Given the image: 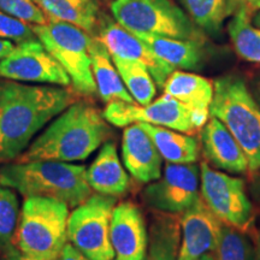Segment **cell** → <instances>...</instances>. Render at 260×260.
<instances>
[{
  "mask_svg": "<svg viewBox=\"0 0 260 260\" xmlns=\"http://www.w3.org/2000/svg\"><path fill=\"white\" fill-rule=\"evenodd\" d=\"M75 103L63 87L0 80V161L17 159L34 136Z\"/></svg>",
  "mask_w": 260,
  "mask_h": 260,
  "instance_id": "1",
  "label": "cell"
},
{
  "mask_svg": "<svg viewBox=\"0 0 260 260\" xmlns=\"http://www.w3.org/2000/svg\"><path fill=\"white\" fill-rule=\"evenodd\" d=\"M103 113L86 102H75L60 112L17 161L86 160L102 146L110 134Z\"/></svg>",
  "mask_w": 260,
  "mask_h": 260,
  "instance_id": "2",
  "label": "cell"
},
{
  "mask_svg": "<svg viewBox=\"0 0 260 260\" xmlns=\"http://www.w3.org/2000/svg\"><path fill=\"white\" fill-rule=\"evenodd\" d=\"M0 183L25 198H51L76 207L92 195L83 165L56 160L10 162L0 168Z\"/></svg>",
  "mask_w": 260,
  "mask_h": 260,
  "instance_id": "3",
  "label": "cell"
},
{
  "mask_svg": "<svg viewBox=\"0 0 260 260\" xmlns=\"http://www.w3.org/2000/svg\"><path fill=\"white\" fill-rule=\"evenodd\" d=\"M210 115L232 133L248 160L249 171L260 170V105L242 77L225 75L214 81Z\"/></svg>",
  "mask_w": 260,
  "mask_h": 260,
  "instance_id": "4",
  "label": "cell"
},
{
  "mask_svg": "<svg viewBox=\"0 0 260 260\" xmlns=\"http://www.w3.org/2000/svg\"><path fill=\"white\" fill-rule=\"evenodd\" d=\"M69 206L51 198H25L15 247L22 254L40 260H58L68 243Z\"/></svg>",
  "mask_w": 260,
  "mask_h": 260,
  "instance_id": "5",
  "label": "cell"
},
{
  "mask_svg": "<svg viewBox=\"0 0 260 260\" xmlns=\"http://www.w3.org/2000/svg\"><path fill=\"white\" fill-rule=\"evenodd\" d=\"M117 23L134 34L205 41L204 31L171 0H113Z\"/></svg>",
  "mask_w": 260,
  "mask_h": 260,
  "instance_id": "6",
  "label": "cell"
},
{
  "mask_svg": "<svg viewBox=\"0 0 260 260\" xmlns=\"http://www.w3.org/2000/svg\"><path fill=\"white\" fill-rule=\"evenodd\" d=\"M38 40L58 60L77 93L93 95L96 84L92 73L89 45L92 38L76 25L48 19L45 24H32Z\"/></svg>",
  "mask_w": 260,
  "mask_h": 260,
  "instance_id": "7",
  "label": "cell"
},
{
  "mask_svg": "<svg viewBox=\"0 0 260 260\" xmlns=\"http://www.w3.org/2000/svg\"><path fill=\"white\" fill-rule=\"evenodd\" d=\"M116 198L90 195L68 218V241L92 260H113L110 225Z\"/></svg>",
  "mask_w": 260,
  "mask_h": 260,
  "instance_id": "8",
  "label": "cell"
},
{
  "mask_svg": "<svg viewBox=\"0 0 260 260\" xmlns=\"http://www.w3.org/2000/svg\"><path fill=\"white\" fill-rule=\"evenodd\" d=\"M200 193L223 224L246 234L253 232V206L241 178L214 170L204 160L200 165Z\"/></svg>",
  "mask_w": 260,
  "mask_h": 260,
  "instance_id": "9",
  "label": "cell"
},
{
  "mask_svg": "<svg viewBox=\"0 0 260 260\" xmlns=\"http://www.w3.org/2000/svg\"><path fill=\"white\" fill-rule=\"evenodd\" d=\"M103 116L110 124L119 128L134 123H148L189 135L198 130L193 121V110L165 93L146 106L113 100L107 104Z\"/></svg>",
  "mask_w": 260,
  "mask_h": 260,
  "instance_id": "10",
  "label": "cell"
},
{
  "mask_svg": "<svg viewBox=\"0 0 260 260\" xmlns=\"http://www.w3.org/2000/svg\"><path fill=\"white\" fill-rule=\"evenodd\" d=\"M200 170L195 164L168 162L164 174L145 188L142 199L151 209L182 214L200 198Z\"/></svg>",
  "mask_w": 260,
  "mask_h": 260,
  "instance_id": "11",
  "label": "cell"
},
{
  "mask_svg": "<svg viewBox=\"0 0 260 260\" xmlns=\"http://www.w3.org/2000/svg\"><path fill=\"white\" fill-rule=\"evenodd\" d=\"M0 79L60 87L71 84L64 68L37 39L15 45L0 60Z\"/></svg>",
  "mask_w": 260,
  "mask_h": 260,
  "instance_id": "12",
  "label": "cell"
},
{
  "mask_svg": "<svg viewBox=\"0 0 260 260\" xmlns=\"http://www.w3.org/2000/svg\"><path fill=\"white\" fill-rule=\"evenodd\" d=\"M182 240L177 260H197L216 252L222 236L223 223L209 209L203 198L181 214Z\"/></svg>",
  "mask_w": 260,
  "mask_h": 260,
  "instance_id": "13",
  "label": "cell"
},
{
  "mask_svg": "<svg viewBox=\"0 0 260 260\" xmlns=\"http://www.w3.org/2000/svg\"><path fill=\"white\" fill-rule=\"evenodd\" d=\"M100 41L105 45L111 57L139 61L147 68L155 84L162 88L165 81L175 69L161 60L147 45L119 23L103 21L99 30Z\"/></svg>",
  "mask_w": 260,
  "mask_h": 260,
  "instance_id": "14",
  "label": "cell"
},
{
  "mask_svg": "<svg viewBox=\"0 0 260 260\" xmlns=\"http://www.w3.org/2000/svg\"><path fill=\"white\" fill-rule=\"evenodd\" d=\"M113 260H146L149 236L141 211L123 201L115 206L110 225Z\"/></svg>",
  "mask_w": 260,
  "mask_h": 260,
  "instance_id": "15",
  "label": "cell"
},
{
  "mask_svg": "<svg viewBox=\"0 0 260 260\" xmlns=\"http://www.w3.org/2000/svg\"><path fill=\"white\" fill-rule=\"evenodd\" d=\"M122 160L130 176L140 183H151L161 176L162 157L138 123L128 125L123 132Z\"/></svg>",
  "mask_w": 260,
  "mask_h": 260,
  "instance_id": "16",
  "label": "cell"
},
{
  "mask_svg": "<svg viewBox=\"0 0 260 260\" xmlns=\"http://www.w3.org/2000/svg\"><path fill=\"white\" fill-rule=\"evenodd\" d=\"M200 141L204 157L212 167L232 174L249 171L242 148L218 118L212 116L206 122L201 130Z\"/></svg>",
  "mask_w": 260,
  "mask_h": 260,
  "instance_id": "17",
  "label": "cell"
},
{
  "mask_svg": "<svg viewBox=\"0 0 260 260\" xmlns=\"http://www.w3.org/2000/svg\"><path fill=\"white\" fill-rule=\"evenodd\" d=\"M87 180L98 194L119 197L129 188V176L117 153L116 145L104 142L96 158L87 170Z\"/></svg>",
  "mask_w": 260,
  "mask_h": 260,
  "instance_id": "18",
  "label": "cell"
},
{
  "mask_svg": "<svg viewBox=\"0 0 260 260\" xmlns=\"http://www.w3.org/2000/svg\"><path fill=\"white\" fill-rule=\"evenodd\" d=\"M89 54L92 59V73L96 84V92L103 102L123 100L125 103H135L126 90L124 83L117 71L111 54L99 39H92L89 45Z\"/></svg>",
  "mask_w": 260,
  "mask_h": 260,
  "instance_id": "19",
  "label": "cell"
},
{
  "mask_svg": "<svg viewBox=\"0 0 260 260\" xmlns=\"http://www.w3.org/2000/svg\"><path fill=\"white\" fill-rule=\"evenodd\" d=\"M134 34V32H133ZM141 39L152 52L171 65L174 69L193 70L203 63L204 42L194 40H181L153 34H135Z\"/></svg>",
  "mask_w": 260,
  "mask_h": 260,
  "instance_id": "20",
  "label": "cell"
},
{
  "mask_svg": "<svg viewBox=\"0 0 260 260\" xmlns=\"http://www.w3.org/2000/svg\"><path fill=\"white\" fill-rule=\"evenodd\" d=\"M149 135L164 160L171 164H194L199 159V140L164 126L138 123Z\"/></svg>",
  "mask_w": 260,
  "mask_h": 260,
  "instance_id": "21",
  "label": "cell"
},
{
  "mask_svg": "<svg viewBox=\"0 0 260 260\" xmlns=\"http://www.w3.org/2000/svg\"><path fill=\"white\" fill-rule=\"evenodd\" d=\"M164 93L193 111L209 112L213 99V83L200 75L172 71L162 86Z\"/></svg>",
  "mask_w": 260,
  "mask_h": 260,
  "instance_id": "22",
  "label": "cell"
},
{
  "mask_svg": "<svg viewBox=\"0 0 260 260\" xmlns=\"http://www.w3.org/2000/svg\"><path fill=\"white\" fill-rule=\"evenodd\" d=\"M47 19L76 25L92 31L98 21L99 8L94 0H32Z\"/></svg>",
  "mask_w": 260,
  "mask_h": 260,
  "instance_id": "23",
  "label": "cell"
},
{
  "mask_svg": "<svg viewBox=\"0 0 260 260\" xmlns=\"http://www.w3.org/2000/svg\"><path fill=\"white\" fill-rule=\"evenodd\" d=\"M146 260H177L181 242L180 219L172 214L155 218L149 228Z\"/></svg>",
  "mask_w": 260,
  "mask_h": 260,
  "instance_id": "24",
  "label": "cell"
},
{
  "mask_svg": "<svg viewBox=\"0 0 260 260\" xmlns=\"http://www.w3.org/2000/svg\"><path fill=\"white\" fill-rule=\"evenodd\" d=\"M113 63L126 90L139 105L146 106L155 95V82L145 65L139 61L112 57Z\"/></svg>",
  "mask_w": 260,
  "mask_h": 260,
  "instance_id": "25",
  "label": "cell"
},
{
  "mask_svg": "<svg viewBox=\"0 0 260 260\" xmlns=\"http://www.w3.org/2000/svg\"><path fill=\"white\" fill-rule=\"evenodd\" d=\"M232 17L228 31L236 53L247 61L260 63V28L252 24L251 16L246 12H239Z\"/></svg>",
  "mask_w": 260,
  "mask_h": 260,
  "instance_id": "26",
  "label": "cell"
},
{
  "mask_svg": "<svg viewBox=\"0 0 260 260\" xmlns=\"http://www.w3.org/2000/svg\"><path fill=\"white\" fill-rule=\"evenodd\" d=\"M188 16L201 30L218 34L226 18L228 0H180Z\"/></svg>",
  "mask_w": 260,
  "mask_h": 260,
  "instance_id": "27",
  "label": "cell"
},
{
  "mask_svg": "<svg viewBox=\"0 0 260 260\" xmlns=\"http://www.w3.org/2000/svg\"><path fill=\"white\" fill-rule=\"evenodd\" d=\"M17 195L11 188L0 183V251L3 254L15 247V237L19 222Z\"/></svg>",
  "mask_w": 260,
  "mask_h": 260,
  "instance_id": "28",
  "label": "cell"
},
{
  "mask_svg": "<svg viewBox=\"0 0 260 260\" xmlns=\"http://www.w3.org/2000/svg\"><path fill=\"white\" fill-rule=\"evenodd\" d=\"M216 260H255L254 246L246 233L223 224Z\"/></svg>",
  "mask_w": 260,
  "mask_h": 260,
  "instance_id": "29",
  "label": "cell"
},
{
  "mask_svg": "<svg viewBox=\"0 0 260 260\" xmlns=\"http://www.w3.org/2000/svg\"><path fill=\"white\" fill-rule=\"evenodd\" d=\"M0 10L32 24L47 23V17L32 0H0Z\"/></svg>",
  "mask_w": 260,
  "mask_h": 260,
  "instance_id": "30",
  "label": "cell"
},
{
  "mask_svg": "<svg viewBox=\"0 0 260 260\" xmlns=\"http://www.w3.org/2000/svg\"><path fill=\"white\" fill-rule=\"evenodd\" d=\"M0 39L21 44L38 38L32 30V27L28 25L27 22L21 21L0 10Z\"/></svg>",
  "mask_w": 260,
  "mask_h": 260,
  "instance_id": "31",
  "label": "cell"
},
{
  "mask_svg": "<svg viewBox=\"0 0 260 260\" xmlns=\"http://www.w3.org/2000/svg\"><path fill=\"white\" fill-rule=\"evenodd\" d=\"M259 11L260 0H228L226 3V17H232L239 12L252 16Z\"/></svg>",
  "mask_w": 260,
  "mask_h": 260,
  "instance_id": "32",
  "label": "cell"
},
{
  "mask_svg": "<svg viewBox=\"0 0 260 260\" xmlns=\"http://www.w3.org/2000/svg\"><path fill=\"white\" fill-rule=\"evenodd\" d=\"M58 260H92L88 256H86L83 253H81L79 249H76L71 243H67L64 246Z\"/></svg>",
  "mask_w": 260,
  "mask_h": 260,
  "instance_id": "33",
  "label": "cell"
},
{
  "mask_svg": "<svg viewBox=\"0 0 260 260\" xmlns=\"http://www.w3.org/2000/svg\"><path fill=\"white\" fill-rule=\"evenodd\" d=\"M4 260H40V259L30 258V256L22 254L17 248H14L11 249V251H9L8 253H5Z\"/></svg>",
  "mask_w": 260,
  "mask_h": 260,
  "instance_id": "34",
  "label": "cell"
},
{
  "mask_svg": "<svg viewBox=\"0 0 260 260\" xmlns=\"http://www.w3.org/2000/svg\"><path fill=\"white\" fill-rule=\"evenodd\" d=\"M15 44L12 41L5 40V39H0V60L5 58L8 54L14 50Z\"/></svg>",
  "mask_w": 260,
  "mask_h": 260,
  "instance_id": "35",
  "label": "cell"
},
{
  "mask_svg": "<svg viewBox=\"0 0 260 260\" xmlns=\"http://www.w3.org/2000/svg\"><path fill=\"white\" fill-rule=\"evenodd\" d=\"M253 234V246H254V254L255 260H260V229L258 232H252Z\"/></svg>",
  "mask_w": 260,
  "mask_h": 260,
  "instance_id": "36",
  "label": "cell"
},
{
  "mask_svg": "<svg viewBox=\"0 0 260 260\" xmlns=\"http://www.w3.org/2000/svg\"><path fill=\"white\" fill-rule=\"evenodd\" d=\"M255 99H256V102L259 103V105H260V79L256 81V84H255Z\"/></svg>",
  "mask_w": 260,
  "mask_h": 260,
  "instance_id": "37",
  "label": "cell"
},
{
  "mask_svg": "<svg viewBox=\"0 0 260 260\" xmlns=\"http://www.w3.org/2000/svg\"><path fill=\"white\" fill-rule=\"evenodd\" d=\"M252 22H253V24H254L256 28H260V11L256 12L254 17H253V21Z\"/></svg>",
  "mask_w": 260,
  "mask_h": 260,
  "instance_id": "38",
  "label": "cell"
},
{
  "mask_svg": "<svg viewBox=\"0 0 260 260\" xmlns=\"http://www.w3.org/2000/svg\"><path fill=\"white\" fill-rule=\"evenodd\" d=\"M197 260H216V259H214L213 253H209V254H205L203 256H200V258Z\"/></svg>",
  "mask_w": 260,
  "mask_h": 260,
  "instance_id": "39",
  "label": "cell"
}]
</instances>
